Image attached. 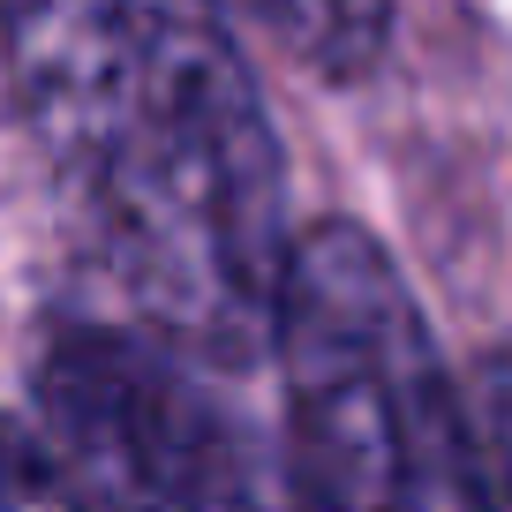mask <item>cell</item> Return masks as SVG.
I'll return each mask as SVG.
<instances>
[{"mask_svg": "<svg viewBox=\"0 0 512 512\" xmlns=\"http://www.w3.org/2000/svg\"><path fill=\"white\" fill-rule=\"evenodd\" d=\"M475 452L490 475V505L512 512V354H497L475 384Z\"/></svg>", "mask_w": 512, "mask_h": 512, "instance_id": "6", "label": "cell"}, {"mask_svg": "<svg viewBox=\"0 0 512 512\" xmlns=\"http://www.w3.org/2000/svg\"><path fill=\"white\" fill-rule=\"evenodd\" d=\"M264 339L309 512H497L445 354L362 226L324 219L287 249Z\"/></svg>", "mask_w": 512, "mask_h": 512, "instance_id": "2", "label": "cell"}, {"mask_svg": "<svg viewBox=\"0 0 512 512\" xmlns=\"http://www.w3.org/2000/svg\"><path fill=\"white\" fill-rule=\"evenodd\" d=\"M38 415L83 512H309L166 339L61 332L38 362Z\"/></svg>", "mask_w": 512, "mask_h": 512, "instance_id": "3", "label": "cell"}, {"mask_svg": "<svg viewBox=\"0 0 512 512\" xmlns=\"http://www.w3.org/2000/svg\"><path fill=\"white\" fill-rule=\"evenodd\" d=\"M256 16L317 76H362L392 31V0H256Z\"/></svg>", "mask_w": 512, "mask_h": 512, "instance_id": "4", "label": "cell"}, {"mask_svg": "<svg viewBox=\"0 0 512 512\" xmlns=\"http://www.w3.org/2000/svg\"><path fill=\"white\" fill-rule=\"evenodd\" d=\"M0 512H83V497L61 475L53 445L8 415H0Z\"/></svg>", "mask_w": 512, "mask_h": 512, "instance_id": "5", "label": "cell"}, {"mask_svg": "<svg viewBox=\"0 0 512 512\" xmlns=\"http://www.w3.org/2000/svg\"><path fill=\"white\" fill-rule=\"evenodd\" d=\"M16 106L106 272L196 354H249L287 272V166L211 0H0Z\"/></svg>", "mask_w": 512, "mask_h": 512, "instance_id": "1", "label": "cell"}]
</instances>
